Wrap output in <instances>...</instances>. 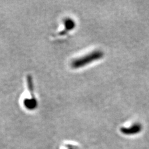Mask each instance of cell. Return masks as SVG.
Listing matches in <instances>:
<instances>
[{"label": "cell", "mask_w": 149, "mask_h": 149, "mask_svg": "<svg viewBox=\"0 0 149 149\" xmlns=\"http://www.w3.org/2000/svg\"><path fill=\"white\" fill-rule=\"evenodd\" d=\"M104 56V53L101 50H95L84 55L83 57L74 59L71 63L73 68L77 69L86 66L88 64L101 59Z\"/></svg>", "instance_id": "1"}, {"label": "cell", "mask_w": 149, "mask_h": 149, "mask_svg": "<svg viewBox=\"0 0 149 149\" xmlns=\"http://www.w3.org/2000/svg\"><path fill=\"white\" fill-rule=\"evenodd\" d=\"M142 129V127L141 124L135 123L129 127H121L120 130L124 135L131 136V135H136L140 133L141 132Z\"/></svg>", "instance_id": "2"}, {"label": "cell", "mask_w": 149, "mask_h": 149, "mask_svg": "<svg viewBox=\"0 0 149 149\" xmlns=\"http://www.w3.org/2000/svg\"><path fill=\"white\" fill-rule=\"evenodd\" d=\"M64 24V29L61 32H60V34L61 36H64L67 32L71 31L74 29L76 27V22L72 18H65L63 20Z\"/></svg>", "instance_id": "3"}, {"label": "cell", "mask_w": 149, "mask_h": 149, "mask_svg": "<svg viewBox=\"0 0 149 149\" xmlns=\"http://www.w3.org/2000/svg\"><path fill=\"white\" fill-rule=\"evenodd\" d=\"M69 149H74V148H69Z\"/></svg>", "instance_id": "4"}]
</instances>
